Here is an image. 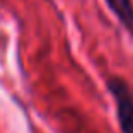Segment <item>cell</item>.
Here are the masks:
<instances>
[{
	"instance_id": "2",
	"label": "cell",
	"mask_w": 133,
	"mask_h": 133,
	"mask_svg": "<svg viewBox=\"0 0 133 133\" xmlns=\"http://www.w3.org/2000/svg\"><path fill=\"white\" fill-rule=\"evenodd\" d=\"M121 26L133 36V2L131 0H104Z\"/></svg>"
},
{
	"instance_id": "1",
	"label": "cell",
	"mask_w": 133,
	"mask_h": 133,
	"mask_svg": "<svg viewBox=\"0 0 133 133\" xmlns=\"http://www.w3.org/2000/svg\"><path fill=\"white\" fill-rule=\"evenodd\" d=\"M108 90L116 104V116L121 133H133V89L125 78L114 75L108 78Z\"/></svg>"
}]
</instances>
